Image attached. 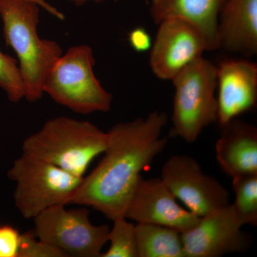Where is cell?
I'll return each mask as SVG.
<instances>
[{"label": "cell", "instance_id": "3", "mask_svg": "<svg viewBox=\"0 0 257 257\" xmlns=\"http://www.w3.org/2000/svg\"><path fill=\"white\" fill-rule=\"evenodd\" d=\"M107 133L88 121L60 116L47 121L24 140L23 155L84 177L88 167L105 150Z\"/></svg>", "mask_w": 257, "mask_h": 257}, {"label": "cell", "instance_id": "2", "mask_svg": "<svg viewBox=\"0 0 257 257\" xmlns=\"http://www.w3.org/2000/svg\"><path fill=\"white\" fill-rule=\"evenodd\" d=\"M40 8L32 0H0L5 42L18 56L25 99L30 102L41 99L45 79L62 55L57 42L39 36Z\"/></svg>", "mask_w": 257, "mask_h": 257}, {"label": "cell", "instance_id": "16", "mask_svg": "<svg viewBox=\"0 0 257 257\" xmlns=\"http://www.w3.org/2000/svg\"><path fill=\"white\" fill-rule=\"evenodd\" d=\"M138 257H185L182 234L156 224L136 225Z\"/></svg>", "mask_w": 257, "mask_h": 257}, {"label": "cell", "instance_id": "18", "mask_svg": "<svg viewBox=\"0 0 257 257\" xmlns=\"http://www.w3.org/2000/svg\"><path fill=\"white\" fill-rule=\"evenodd\" d=\"M109 229L107 251L101 253V257H138L136 225L126 220L124 216L113 220Z\"/></svg>", "mask_w": 257, "mask_h": 257}, {"label": "cell", "instance_id": "10", "mask_svg": "<svg viewBox=\"0 0 257 257\" xmlns=\"http://www.w3.org/2000/svg\"><path fill=\"white\" fill-rule=\"evenodd\" d=\"M241 227L230 204L201 216L197 224L181 234L184 256L220 257L243 252L249 241Z\"/></svg>", "mask_w": 257, "mask_h": 257}, {"label": "cell", "instance_id": "9", "mask_svg": "<svg viewBox=\"0 0 257 257\" xmlns=\"http://www.w3.org/2000/svg\"><path fill=\"white\" fill-rule=\"evenodd\" d=\"M157 25L150 55V68L157 78L172 81L184 67L209 51L205 35L187 20L167 19Z\"/></svg>", "mask_w": 257, "mask_h": 257}, {"label": "cell", "instance_id": "1", "mask_svg": "<svg viewBox=\"0 0 257 257\" xmlns=\"http://www.w3.org/2000/svg\"><path fill=\"white\" fill-rule=\"evenodd\" d=\"M167 123L162 111L115 124L107 133L104 156L86 177L72 204L92 207L111 221L125 213L142 172L165 149Z\"/></svg>", "mask_w": 257, "mask_h": 257}, {"label": "cell", "instance_id": "12", "mask_svg": "<svg viewBox=\"0 0 257 257\" xmlns=\"http://www.w3.org/2000/svg\"><path fill=\"white\" fill-rule=\"evenodd\" d=\"M217 66L219 126L253 109L257 101V65L246 59H225Z\"/></svg>", "mask_w": 257, "mask_h": 257}, {"label": "cell", "instance_id": "23", "mask_svg": "<svg viewBox=\"0 0 257 257\" xmlns=\"http://www.w3.org/2000/svg\"><path fill=\"white\" fill-rule=\"evenodd\" d=\"M32 1L35 2V3L40 5V8L46 10L47 13L53 15L56 18L59 19L60 20H64V15L61 12L59 11L57 8H55V7L50 5L47 0H32Z\"/></svg>", "mask_w": 257, "mask_h": 257}, {"label": "cell", "instance_id": "19", "mask_svg": "<svg viewBox=\"0 0 257 257\" xmlns=\"http://www.w3.org/2000/svg\"><path fill=\"white\" fill-rule=\"evenodd\" d=\"M0 88L12 102L25 98L23 79L18 61L0 50Z\"/></svg>", "mask_w": 257, "mask_h": 257}, {"label": "cell", "instance_id": "8", "mask_svg": "<svg viewBox=\"0 0 257 257\" xmlns=\"http://www.w3.org/2000/svg\"><path fill=\"white\" fill-rule=\"evenodd\" d=\"M160 178L175 197L199 217L229 204L227 189L206 175L192 157H171L162 167Z\"/></svg>", "mask_w": 257, "mask_h": 257}, {"label": "cell", "instance_id": "14", "mask_svg": "<svg viewBox=\"0 0 257 257\" xmlns=\"http://www.w3.org/2000/svg\"><path fill=\"white\" fill-rule=\"evenodd\" d=\"M219 46L251 57L257 53V0H226L218 23Z\"/></svg>", "mask_w": 257, "mask_h": 257}, {"label": "cell", "instance_id": "4", "mask_svg": "<svg viewBox=\"0 0 257 257\" xmlns=\"http://www.w3.org/2000/svg\"><path fill=\"white\" fill-rule=\"evenodd\" d=\"M172 82L175 87L172 133L187 143H194L204 128L217 121V66L199 57Z\"/></svg>", "mask_w": 257, "mask_h": 257}, {"label": "cell", "instance_id": "17", "mask_svg": "<svg viewBox=\"0 0 257 257\" xmlns=\"http://www.w3.org/2000/svg\"><path fill=\"white\" fill-rule=\"evenodd\" d=\"M235 199L231 204L238 221L243 225L257 224V175L232 179Z\"/></svg>", "mask_w": 257, "mask_h": 257}, {"label": "cell", "instance_id": "7", "mask_svg": "<svg viewBox=\"0 0 257 257\" xmlns=\"http://www.w3.org/2000/svg\"><path fill=\"white\" fill-rule=\"evenodd\" d=\"M33 231L39 239L61 250L67 256L101 257L110 228L94 225L87 208H48L34 218Z\"/></svg>", "mask_w": 257, "mask_h": 257}, {"label": "cell", "instance_id": "11", "mask_svg": "<svg viewBox=\"0 0 257 257\" xmlns=\"http://www.w3.org/2000/svg\"><path fill=\"white\" fill-rule=\"evenodd\" d=\"M161 178L142 177L125 213L138 224L167 226L182 233L193 227L199 216L181 207Z\"/></svg>", "mask_w": 257, "mask_h": 257}, {"label": "cell", "instance_id": "22", "mask_svg": "<svg viewBox=\"0 0 257 257\" xmlns=\"http://www.w3.org/2000/svg\"><path fill=\"white\" fill-rule=\"evenodd\" d=\"M128 42L134 50L138 52L150 50L152 45V37L145 29H134L128 34Z\"/></svg>", "mask_w": 257, "mask_h": 257}, {"label": "cell", "instance_id": "5", "mask_svg": "<svg viewBox=\"0 0 257 257\" xmlns=\"http://www.w3.org/2000/svg\"><path fill=\"white\" fill-rule=\"evenodd\" d=\"M94 65L95 58L90 47H70L49 72L44 93L57 104L79 114L110 110L112 95L96 78Z\"/></svg>", "mask_w": 257, "mask_h": 257}, {"label": "cell", "instance_id": "6", "mask_svg": "<svg viewBox=\"0 0 257 257\" xmlns=\"http://www.w3.org/2000/svg\"><path fill=\"white\" fill-rule=\"evenodd\" d=\"M16 183L15 205L25 219H34L48 208L72 204L83 177L48 162L22 155L8 172Z\"/></svg>", "mask_w": 257, "mask_h": 257}, {"label": "cell", "instance_id": "24", "mask_svg": "<svg viewBox=\"0 0 257 257\" xmlns=\"http://www.w3.org/2000/svg\"><path fill=\"white\" fill-rule=\"evenodd\" d=\"M71 1L73 2L74 4L82 5L84 3H88V2H101L103 0H71Z\"/></svg>", "mask_w": 257, "mask_h": 257}, {"label": "cell", "instance_id": "21", "mask_svg": "<svg viewBox=\"0 0 257 257\" xmlns=\"http://www.w3.org/2000/svg\"><path fill=\"white\" fill-rule=\"evenodd\" d=\"M21 234L10 225H0V257H18Z\"/></svg>", "mask_w": 257, "mask_h": 257}, {"label": "cell", "instance_id": "13", "mask_svg": "<svg viewBox=\"0 0 257 257\" xmlns=\"http://www.w3.org/2000/svg\"><path fill=\"white\" fill-rule=\"evenodd\" d=\"M215 151L218 164L231 178L257 175V128L234 119L221 126Z\"/></svg>", "mask_w": 257, "mask_h": 257}, {"label": "cell", "instance_id": "15", "mask_svg": "<svg viewBox=\"0 0 257 257\" xmlns=\"http://www.w3.org/2000/svg\"><path fill=\"white\" fill-rule=\"evenodd\" d=\"M226 0H151L150 15L157 25L179 18L194 24L205 35L209 51L220 49L218 23Z\"/></svg>", "mask_w": 257, "mask_h": 257}, {"label": "cell", "instance_id": "20", "mask_svg": "<svg viewBox=\"0 0 257 257\" xmlns=\"http://www.w3.org/2000/svg\"><path fill=\"white\" fill-rule=\"evenodd\" d=\"M18 257H67L61 250L38 239L34 231L21 234Z\"/></svg>", "mask_w": 257, "mask_h": 257}]
</instances>
